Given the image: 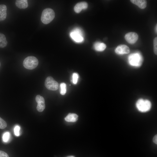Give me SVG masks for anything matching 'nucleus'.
Returning a JSON list of instances; mask_svg holds the SVG:
<instances>
[{"label": "nucleus", "instance_id": "1", "mask_svg": "<svg viewBox=\"0 0 157 157\" xmlns=\"http://www.w3.org/2000/svg\"><path fill=\"white\" fill-rule=\"evenodd\" d=\"M55 16V13L53 10L47 8L44 9L42 12L41 20L43 24H47L52 21Z\"/></svg>", "mask_w": 157, "mask_h": 157}, {"label": "nucleus", "instance_id": "25", "mask_svg": "<svg viewBox=\"0 0 157 157\" xmlns=\"http://www.w3.org/2000/svg\"><path fill=\"white\" fill-rule=\"evenodd\" d=\"M155 30L156 33H157V25L156 24L155 28Z\"/></svg>", "mask_w": 157, "mask_h": 157}, {"label": "nucleus", "instance_id": "24", "mask_svg": "<svg viewBox=\"0 0 157 157\" xmlns=\"http://www.w3.org/2000/svg\"><path fill=\"white\" fill-rule=\"evenodd\" d=\"M153 142L156 144H157V135H155L153 139Z\"/></svg>", "mask_w": 157, "mask_h": 157}, {"label": "nucleus", "instance_id": "15", "mask_svg": "<svg viewBox=\"0 0 157 157\" xmlns=\"http://www.w3.org/2000/svg\"><path fill=\"white\" fill-rule=\"evenodd\" d=\"M78 115L75 113H69L65 118V120L67 122H75L78 119Z\"/></svg>", "mask_w": 157, "mask_h": 157}, {"label": "nucleus", "instance_id": "10", "mask_svg": "<svg viewBox=\"0 0 157 157\" xmlns=\"http://www.w3.org/2000/svg\"><path fill=\"white\" fill-rule=\"evenodd\" d=\"M88 7V4L85 2H81L77 3L74 6V10L77 13L80 12L82 10L85 9Z\"/></svg>", "mask_w": 157, "mask_h": 157}, {"label": "nucleus", "instance_id": "17", "mask_svg": "<svg viewBox=\"0 0 157 157\" xmlns=\"http://www.w3.org/2000/svg\"><path fill=\"white\" fill-rule=\"evenodd\" d=\"M10 135L8 132L4 133L2 136V140L3 142H7L10 139Z\"/></svg>", "mask_w": 157, "mask_h": 157}, {"label": "nucleus", "instance_id": "12", "mask_svg": "<svg viewBox=\"0 0 157 157\" xmlns=\"http://www.w3.org/2000/svg\"><path fill=\"white\" fill-rule=\"evenodd\" d=\"M131 2L137 6L141 9L145 8L147 6V1L144 0H131Z\"/></svg>", "mask_w": 157, "mask_h": 157}, {"label": "nucleus", "instance_id": "4", "mask_svg": "<svg viewBox=\"0 0 157 157\" xmlns=\"http://www.w3.org/2000/svg\"><path fill=\"white\" fill-rule=\"evenodd\" d=\"M38 64L37 58L33 56H29L26 58L24 60V67L28 69H33L37 67Z\"/></svg>", "mask_w": 157, "mask_h": 157}, {"label": "nucleus", "instance_id": "27", "mask_svg": "<svg viewBox=\"0 0 157 157\" xmlns=\"http://www.w3.org/2000/svg\"><path fill=\"white\" fill-rule=\"evenodd\" d=\"M0 65H1V64H0Z\"/></svg>", "mask_w": 157, "mask_h": 157}, {"label": "nucleus", "instance_id": "6", "mask_svg": "<svg viewBox=\"0 0 157 157\" xmlns=\"http://www.w3.org/2000/svg\"><path fill=\"white\" fill-rule=\"evenodd\" d=\"M45 85L48 89L51 90H56L58 88V83L52 77L50 76H49L46 78L45 82Z\"/></svg>", "mask_w": 157, "mask_h": 157}, {"label": "nucleus", "instance_id": "7", "mask_svg": "<svg viewBox=\"0 0 157 157\" xmlns=\"http://www.w3.org/2000/svg\"><path fill=\"white\" fill-rule=\"evenodd\" d=\"M35 99L38 104L36 107L37 110L39 112H42L45 107V101L44 97L39 95H38L36 96Z\"/></svg>", "mask_w": 157, "mask_h": 157}, {"label": "nucleus", "instance_id": "2", "mask_svg": "<svg viewBox=\"0 0 157 157\" xmlns=\"http://www.w3.org/2000/svg\"><path fill=\"white\" fill-rule=\"evenodd\" d=\"M128 62L131 66L138 67L142 64L143 58L141 55L139 53L131 54L128 58Z\"/></svg>", "mask_w": 157, "mask_h": 157}, {"label": "nucleus", "instance_id": "11", "mask_svg": "<svg viewBox=\"0 0 157 157\" xmlns=\"http://www.w3.org/2000/svg\"><path fill=\"white\" fill-rule=\"evenodd\" d=\"M7 7L4 4L0 5V21L4 20L6 19L7 13Z\"/></svg>", "mask_w": 157, "mask_h": 157}, {"label": "nucleus", "instance_id": "22", "mask_svg": "<svg viewBox=\"0 0 157 157\" xmlns=\"http://www.w3.org/2000/svg\"><path fill=\"white\" fill-rule=\"evenodd\" d=\"M154 51V53L157 54V37H155L153 41Z\"/></svg>", "mask_w": 157, "mask_h": 157}, {"label": "nucleus", "instance_id": "20", "mask_svg": "<svg viewBox=\"0 0 157 157\" xmlns=\"http://www.w3.org/2000/svg\"><path fill=\"white\" fill-rule=\"evenodd\" d=\"M7 125L6 122L0 117V129H4L6 127Z\"/></svg>", "mask_w": 157, "mask_h": 157}, {"label": "nucleus", "instance_id": "5", "mask_svg": "<svg viewBox=\"0 0 157 157\" xmlns=\"http://www.w3.org/2000/svg\"><path fill=\"white\" fill-rule=\"evenodd\" d=\"M83 31L81 28H76L73 29L70 35L71 38L75 42L78 43L82 42L84 40Z\"/></svg>", "mask_w": 157, "mask_h": 157}, {"label": "nucleus", "instance_id": "23", "mask_svg": "<svg viewBox=\"0 0 157 157\" xmlns=\"http://www.w3.org/2000/svg\"><path fill=\"white\" fill-rule=\"evenodd\" d=\"M0 157H9L8 154L5 152L0 150Z\"/></svg>", "mask_w": 157, "mask_h": 157}, {"label": "nucleus", "instance_id": "18", "mask_svg": "<svg viewBox=\"0 0 157 157\" xmlns=\"http://www.w3.org/2000/svg\"><path fill=\"white\" fill-rule=\"evenodd\" d=\"M60 93L61 95L65 94L67 91L66 85L64 83H61L60 85Z\"/></svg>", "mask_w": 157, "mask_h": 157}, {"label": "nucleus", "instance_id": "3", "mask_svg": "<svg viewBox=\"0 0 157 157\" xmlns=\"http://www.w3.org/2000/svg\"><path fill=\"white\" fill-rule=\"evenodd\" d=\"M136 106L138 110L141 112H146L151 108V102L147 99H138L136 103Z\"/></svg>", "mask_w": 157, "mask_h": 157}, {"label": "nucleus", "instance_id": "19", "mask_svg": "<svg viewBox=\"0 0 157 157\" xmlns=\"http://www.w3.org/2000/svg\"><path fill=\"white\" fill-rule=\"evenodd\" d=\"M78 76V74L76 73H73L72 76V81L74 84H76L77 83L79 77Z\"/></svg>", "mask_w": 157, "mask_h": 157}, {"label": "nucleus", "instance_id": "14", "mask_svg": "<svg viewBox=\"0 0 157 157\" xmlns=\"http://www.w3.org/2000/svg\"><path fill=\"white\" fill-rule=\"evenodd\" d=\"M106 47L105 44L103 42H97L94 45V49L97 51H101L104 50Z\"/></svg>", "mask_w": 157, "mask_h": 157}, {"label": "nucleus", "instance_id": "8", "mask_svg": "<svg viewBox=\"0 0 157 157\" xmlns=\"http://www.w3.org/2000/svg\"><path fill=\"white\" fill-rule=\"evenodd\" d=\"M138 34L134 32H130L127 33L125 36L126 40L129 43L133 44L138 40Z\"/></svg>", "mask_w": 157, "mask_h": 157}, {"label": "nucleus", "instance_id": "9", "mask_svg": "<svg viewBox=\"0 0 157 157\" xmlns=\"http://www.w3.org/2000/svg\"><path fill=\"white\" fill-rule=\"evenodd\" d=\"M115 51L118 54H123L129 53L130 49L126 45L121 44L118 46L116 48Z\"/></svg>", "mask_w": 157, "mask_h": 157}, {"label": "nucleus", "instance_id": "26", "mask_svg": "<svg viewBox=\"0 0 157 157\" xmlns=\"http://www.w3.org/2000/svg\"><path fill=\"white\" fill-rule=\"evenodd\" d=\"M67 157H74V156H68Z\"/></svg>", "mask_w": 157, "mask_h": 157}, {"label": "nucleus", "instance_id": "16", "mask_svg": "<svg viewBox=\"0 0 157 157\" xmlns=\"http://www.w3.org/2000/svg\"><path fill=\"white\" fill-rule=\"evenodd\" d=\"M7 43L5 35L0 33V47L3 48L6 47Z\"/></svg>", "mask_w": 157, "mask_h": 157}, {"label": "nucleus", "instance_id": "21", "mask_svg": "<svg viewBox=\"0 0 157 157\" xmlns=\"http://www.w3.org/2000/svg\"><path fill=\"white\" fill-rule=\"evenodd\" d=\"M20 127L18 125H16L14 128V133L15 135L17 136L20 135Z\"/></svg>", "mask_w": 157, "mask_h": 157}, {"label": "nucleus", "instance_id": "13", "mask_svg": "<svg viewBox=\"0 0 157 157\" xmlns=\"http://www.w3.org/2000/svg\"><path fill=\"white\" fill-rule=\"evenodd\" d=\"M15 4L17 7L21 9H25L28 6L27 0H17L16 1Z\"/></svg>", "mask_w": 157, "mask_h": 157}]
</instances>
